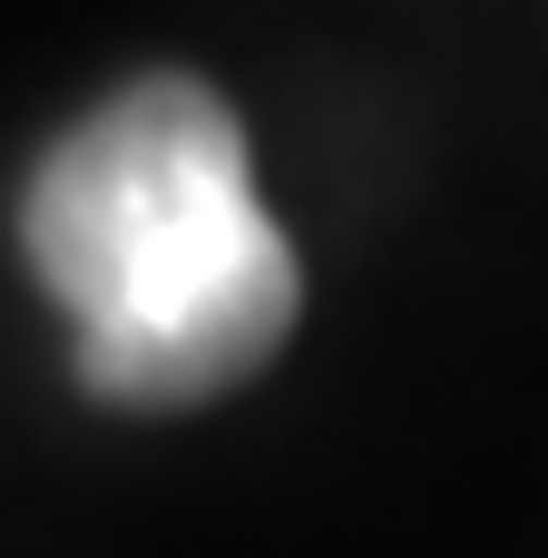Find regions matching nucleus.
<instances>
[{
	"label": "nucleus",
	"instance_id": "f257e3e1",
	"mask_svg": "<svg viewBox=\"0 0 548 558\" xmlns=\"http://www.w3.org/2000/svg\"><path fill=\"white\" fill-rule=\"evenodd\" d=\"M20 245L78 333V383L127 412L235 392L304 314L235 108L176 69L127 78L39 157Z\"/></svg>",
	"mask_w": 548,
	"mask_h": 558
}]
</instances>
